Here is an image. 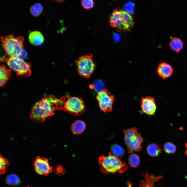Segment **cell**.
<instances>
[{
  "instance_id": "2e32d148",
  "label": "cell",
  "mask_w": 187,
  "mask_h": 187,
  "mask_svg": "<svg viewBox=\"0 0 187 187\" xmlns=\"http://www.w3.org/2000/svg\"><path fill=\"white\" fill-rule=\"evenodd\" d=\"M11 74V70L8 69L4 65L0 66V85L3 86Z\"/></svg>"
},
{
  "instance_id": "484cf974",
  "label": "cell",
  "mask_w": 187,
  "mask_h": 187,
  "mask_svg": "<svg viewBox=\"0 0 187 187\" xmlns=\"http://www.w3.org/2000/svg\"><path fill=\"white\" fill-rule=\"evenodd\" d=\"M176 149L175 146L173 143L168 142L166 143L164 146V150L166 153L171 154L175 152Z\"/></svg>"
},
{
  "instance_id": "5b68a950",
  "label": "cell",
  "mask_w": 187,
  "mask_h": 187,
  "mask_svg": "<svg viewBox=\"0 0 187 187\" xmlns=\"http://www.w3.org/2000/svg\"><path fill=\"white\" fill-rule=\"evenodd\" d=\"M124 140L129 153L134 151L139 152L142 148L143 139L137 131V129L134 127L124 129L123 131Z\"/></svg>"
},
{
  "instance_id": "9a60e30c",
  "label": "cell",
  "mask_w": 187,
  "mask_h": 187,
  "mask_svg": "<svg viewBox=\"0 0 187 187\" xmlns=\"http://www.w3.org/2000/svg\"><path fill=\"white\" fill-rule=\"evenodd\" d=\"M29 39L30 43L33 45L38 46L43 43L44 41V38L40 32L37 31H34L30 33Z\"/></svg>"
},
{
  "instance_id": "d6986e66",
  "label": "cell",
  "mask_w": 187,
  "mask_h": 187,
  "mask_svg": "<svg viewBox=\"0 0 187 187\" xmlns=\"http://www.w3.org/2000/svg\"><path fill=\"white\" fill-rule=\"evenodd\" d=\"M146 151L148 154L152 157H156L161 153V149L157 144L154 143L149 144L147 146Z\"/></svg>"
},
{
  "instance_id": "7402d4cb",
  "label": "cell",
  "mask_w": 187,
  "mask_h": 187,
  "mask_svg": "<svg viewBox=\"0 0 187 187\" xmlns=\"http://www.w3.org/2000/svg\"><path fill=\"white\" fill-rule=\"evenodd\" d=\"M43 10V8L42 5L38 3H37L32 6L30 8V11L31 14L35 16L39 15Z\"/></svg>"
},
{
  "instance_id": "ac0fdd59",
  "label": "cell",
  "mask_w": 187,
  "mask_h": 187,
  "mask_svg": "<svg viewBox=\"0 0 187 187\" xmlns=\"http://www.w3.org/2000/svg\"><path fill=\"white\" fill-rule=\"evenodd\" d=\"M169 45L172 50L177 52H178L182 49L183 44L181 39L175 37L170 41Z\"/></svg>"
},
{
  "instance_id": "9c48e42d",
  "label": "cell",
  "mask_w": 187,
  "mask_h": 187,
  "mask_svg": "<svg viewBox=\"0 0 187 187\" xmlns=\"http://www.w3.org/2000/svg\"><path fill=\"white\" fill-rule=\"evenodd\" d=\"M34 166L35 170L37 174L44 176L51 173L53 169L52 167L50 166L47 158L39 156L35 158Z\"/></svg>"
},
{
  "instance_id": "5bb4252c",
  "label": "cell",
  "mask_w": 187,
  "mask_h": 187,
  "mask_svg": "<svg viewBox=\"0 0 187 187\" xmlns=\"http://www.w3.org/2000/svg\"><path fill=\"white\" fill-rule=\"evenodd\" d=\"M120 16V10L114 11L110 17V24L113 27H116L121 30H124V28Z\"/></svg>"
},
{
  "instance_id": "f1b7e54d",
  "label": "cell",
  "mask_w": 187,
  "mask_h": 187,
  "mask_svg": "<svg viewBox=\"0 0 187 187\" xmlns=\"http://www.w3.org/2000/svg\"><path fill=\"white\" fill-rule=\"evenodd\" d=\"M55 171L57 175L63 176L65 174V170L64 168L62 165L59 164L57 165L55 167Z\"/></svg>"
},
{
  "instance_id": "83f0119b",
  "label": "cell",
  "mask_w": 187,
  "mask_h": 187,
  "mask_svg": "<svg viewBox=\"0 0 187 187\" xmlns=\"http://www.w3.org/2000/svg\"><path fill=\"white\" fill-rule=\"evenodd\" d=\"M81 4L83 8L88 9L93 7L94 3L92 0H84L82 1Z\"/></svg>"
},
{
  "instance_id": "7a4b0ae2",
  "label": "cell",
  "mask_w": 187,
  "mask_h": 187,
  "mask_svg": "<svg viewBox=\"0 0 187 187\" xmlns=\"http://www.w3.org/2000/svg\"><path fill=\"white\" fill-rule=\"evenodd\" d=\"M2 46L9 57H17L22 59L27 56V53L23 49L24 38L22 36L15 37L11 34L1 38Z\"/></svg>"
},
{
  "instance_id": "8fae6325",
  "label": "cell",
  "mask_w": 187,
  "mask_h": 187,
  "mask_svg": "<svg viewBox=\"0 0 187 187\" xmlns=\"http://www.w3.org/2000/svg\"><path fill=\"white\" fill-rule=\"evenodd\" d=\"M173 71V69L171 66L164 62L161 63L159 64L157 70L159 75L163 79L170 76Z\"/></svg>"
},
{
  "instance_id": "6da1fadb",
  "label": "cell",
  "mask_w": 187,
  "mask_h": 187,
  "mask_svg": "<svg viewBox=\"0 0 187 187\" xmlns=\"http://www.w3.org/2000/svg\"><path fill=\"white\" fill-rule=\"evenodd\" d=\"M59 99L55 96L49 95L42 98L34 104L31 108L30 118L34 121L40 122L54 114L58 110Z\"/></svg>"
},
{
  "instance_id": "cb8c5ba5",
  "label": "cell",
  "mask_w": 187,
  "mask_h": 187,
  "mask_svg": "<svg viewBox=\"0 0 187 187\" xmlns=\"http://www.w3.org/2000/svg\"><path fill=\"white\" fill-rule=\"evenodd\" d=\"M0 173L1 175L5 172L6 168L9 164V162L8 159L3 158L1 155H0Z\"/></svg>"
},
{
  "instance_id": "603a6c76",
  "label": "cell",
  "mask_w": 187,
  "mask_h": 187,
  "mask_svg": "<svg viewBox=\"0 0 187 187\" xmlns=\"http://www.w3.org/2000/svg\"><path fill=\"white\" fill-rule=\"evenodd\" d=\"M128 161L130 166L134 168L137 167L139 165L140 162V159L138 156L135 153H133L130 155Z\"/></svg>"
},
{
  "instance_id": "8992f818",
  "label": "cell",
  "mask_w": 187,
  "mask_h": 187,
  "mask_svg": "<svg viewBox=\"0 0 187 187\" xmlns=\"http://www.w3.org/2000/svg\"><path fill=\"white\" fill-rule=\"evenodd\" d=\"M1 61L5 62L18 75L29 76L31 75V71L30 63L23 59L16 57L8 56L1 58Z\"/></svg>"
},
{
  "instance_id": "4316f807",
  "label": "cell",
  "mask_w": 187,
  "mask_h": 187,
  "mask_svg": "<svg viewBox=\"0 0 187 187\" xmlns=\"http://www.w3.org/2000/svg\"><path fill=\"white\" fill-rule=\"evenodd\" d=\"M104 83L101 80H97L95 81L94 84V88L95 91L98 93L104 90Z\"/></svg>"
},
{
  "instance_id": "7c38bea8",
  "label": "cell",
  "mask_w": 187,
  "mask_h": 187,
  "mask_svg": "<svg viewBox=\"0 0 187 187\" xmlns=\"http://www.w3.org/2000/svg\"><path fill=\"white\" fill-rule=\"evenodd\" d=\"M120 18L121 19L124 30H128L132 26L133 21L132 16L130 14L124 10H120Z\"/></svg>"
},
{
  "instance_id": "f546056e",
  "label": "cell",
  "mask_w": 187,
  "mask_h": 187,
  "mask_svg": "<svg viewBox=\"0 0 187 187\" xmlns=\"http://www.w3.org/2000/svg\"><path fill=\"white\" fill-rule=\"evenodd\" d=\"M185 145L187 148V143H186V144H185ZM185 154L187 155V149L186 150V151H185Z\"/></svg>"
},
{
  "instance_id": "3957f363",
  "label": "cell",
  "mask_w": 187,
  "mask_h": 187,
  "mask_svg": "<svg viewBox=\"0 0 187 187\" xmlns=\"http://www.w3.org/2000/svg\"><path fill=\"white\" fill-rule=\"evenodd\" d=\"M98 162L101 166L100 170L104 174L116 172L122 173L127 170L128 166L122 160L113 156L111 152L108 155L99 157Z\"/></svg>"
},
{
  "instance_id": "277c9868",
  "label": "cell",
  "mask_w": 187,
  "mask_h": 187,
  "mask_svg": "<svg viewBox=\"0 0 187 187\" xmlns=\"http://www.w3.org/2000/svg\"><path fill=\"white\" fill-rule=\"evenodd\" d=\"M61 98V110L75 116H79L85 112L84 102L81 98L69 96H64Z\"/></svg>"
},
{
  "instance_id": "e0dca14e",
  "label": "cell",
  "mask_w": 187,
  "mask_h": 187,
  "mask_svg": "<svg viewBox=\"0 0 187 187\" xmlns=\"http://www.w3.org/2000/svg\"><path fill=\"white\" fill-rule=\"evenodd\" d=\"M86 125L83 121L78 120L75 122L72 125L71 130L75 134H79L82 133L85 130Z\"/></svg>"
},
{
  "instance_id": "ffe728a7",
  "label": "cell",
  "mask_w": 187,
  "mask_h": 187,
  "mask_svg": "<svg viewBox=\"0 0 187 187\" xmlns=\"http://www.w3.org/2000/svg\"><path fill=\"white\" fill-rule=\"evenodd\" d=\"M6 183L11 186H16L19 185L21 180L18 176L14 174H12L8 175L5 179Z\"/></svg>"
},
{
  "instance_id": "44dd1931",
  "label": "cell",
  "mask_w": 187,
  "mask_h": 187,
  "mask_svg": "<svg viewBox=\"0 0 187 187\" xmlns=\"http://www.w3.org/2000/svg\"><path fill=\"white\" fill-rule=\"evenodd\" d=\"M111 150L112 155L118 158L122 157L125 152L124 149L121 146L116 144L112 146Z\"/></svg>"
},
{
  "instance_id": "30bf717a",
  "label": "cell",
  "mask_w": 187,
  "mask_h": 187,
  "mask_svg": "<svg viewBox=\"0 0 187 187\" xmlns=\"http://www.w3.org/2000/svg\"><path fill=\"white\" fill-rule=\"evenodd\" d=\"M141 107L143 113L150 115H154L156 108L154 98L150 97L142 98Z\"/></svg>"
},
{
  "instance_id": "52a82bcc",
  "label": "cell",
  "mask_w": 187,
  "mask_h": 187,
  "mask_svg": "<svg viewBox=\"0 0 187 187\" xmlns=\"http://www.w3.org/2000/svg\"><path fill=\"white\" fill-rule=\"evenodd\" d=\"M75 62L79 75L86 78H89L95 67V64L92 58V55L81 56Z\"/></svg>"
},
{
  "instance_id": "4dcf8cb0",
  "label": "cell",
  "mask_w": 187,
  "mask_h": 187,
  "mask_svg": "<svg viewBox=\"0 0 187 187\" xmlns=\"http://www.w3.org/2000/svg\"><path fill=\"white\" fill-rule=\"evenodd\" d=\"M25 187H30L29 186H28Z\"/></svg>"
},
{
  "instance_id": "ba28073f",
  "label": "cell",
  "mask_w": 187,
  "mask_h": 187,
  "mask_svg": "<svg viewBox=\"0 0 187 187\" xmlns=\"http://www.w3.org/2000/svg\"><path fill=\"white\" fill-rule=\"evenodd\" d=\"M96 97L100 108L102 110L105 112L112 111L114 97L107 90L104 89L98 93Z\"/></svg>"
},
{
  "instance_id": "4fadbf2b",
  "label": "cell",
  "mask_w": 187,
  "mask_h": 187,
  "mask_svg": "<svg viewBox=\"0 0 187 187\" xmlns=\"http://www.w3.org/2000/svg\"><path fill=\"white\" fill-rule=\"evenodd\" d=\"M146 172L145 174L142 173L144 179V180H141L140 183L138 185L139 187H155L154 183L162 178L161 176H153L149 175L146 171Z\"/></svg>"
},
{
  "instance_id": "d4e9b609",
  "label": "cell",
  "mask_w": 187,
  "mask_h": 187,
  "mask_svg": "<svg viewBox=\"0 0 187 187\" xmlns=\"http://www.w3.org/2000/svg\"><path fill=\"white\" fill-rule=\"evenodd\" d=\"M123 8L124 11L130 14L134 12L135 5L132 2L128 1L125 3Z\"/></svg>"
}]
</instances>
